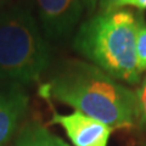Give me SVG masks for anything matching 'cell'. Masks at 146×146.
<instances>
[{
    "label": "cell",
    "instance_id": "obj_1",
    "mask_svg": "<svg viewBox=\"0 0 146 146\" xmlns=\"http://www.w3.org/2000/svg\"><path fill=\"white\" fill-rule=\"evenodd\" d=\"M40 94L84 113L111 129L133 127L138 121L136 94L93 63L68 61Z\"/></svg>",
    "mask_w": 146,
    "mask_h": 146
},
{
    "label": "cell",
    "instance_id": "obj_2",
    "mask_svg": "<svg viewBox=\"0 0 146 146\" xmlns=\"http://www.w3.org/2000/svg\"><path fill=\"white\" fill-rule=\"evenodd\" d=\"M139 20L125 10L99 12L77 31L74 49L117 80L135 85L141 72L136 58Z\"/></svg>",
    "mask_w": 146,
    "mask_h": 146
},
{
    "label": "cell",
    "instance_id": "obj_3",
    "mask_svg": "<svg viewBox=\"0 0 146 146\" xmlns=\"http://www.w3.org/2000/svg\"><path fill=\"white\" fill-rule=\"evenodd\" d=\"M50 60L51 50L29 10L13 6L0 13V80H38Z\"/></svg>",
    "mask_w": 146,
    "mask_h": 146
},
{
    "label": "cell",
    "instance_id": "obj_4",
    "mask_svg": "<svg viewBox=\"0 0 146 146\" xmlns=\"http://www.w3.org/2000/svg\"><path fill=\"white\" fill-rule=\"evenodd\" d=\"M45 35L62 39L70 35L83 12L80 0H36Z\"/></svg>",
    "mask_w": 146,
    "mask_h": 146
},
{
    "label": "cell",
    "instance_id": "obj_5",
    "mask_svg": "<svg viewBox=\"0 0 146 146\" xmlns=\"http://www.w3.org/2000/svg\"><path fill=\"white\" fill-rule=\"evenodd\" d=\"M51 123L65 130L73 146H108L112 133V129L105 123L78 111L70 115L54 112Z\"/></svg>",
    "mask_w": 146,
    "mask_h": 146
},
{
    "label": "cell",
    "instance_id": "obj_6",
    "mask_svg": "<svg viewBox=\"0 0 146 146\" xmlns=\"http://www.w3.org/2000/svg\"><path fill=\"white\" fill-rule=\"evenodd\" d=\"M29 98L20 84L7 83L0 89V146L16 133L28 108Z\"/></svg>",
    "mask_w": 146,
    "mask_h": 146
},
{
    "label": "cell",
    "instance_id": "obj_7",
    "mask_svg": "<svg viewBox=\"0 0 146 146\" xmlns=\"http://www.w3.org/2000/svg\"><path fill=\"white\" fill-rule=\"evenodd\" d=\"M15 146H71L39 122H31L21 129Z\"/></svg>",
    "mask_w": 146,
    "mask_h": 146
},
{
    "label": "cell",
    "instance_id": "obj_8",
    "mask_svg": "<svg viewBox=\"0 0 146 146\" xmlns=\"http://www.w3.org/2000/svg\"><path fill=\"white\" fill-rule=\"evenodd\" d=\"M136 58L138 67L143 72L146 70V23L143 18L139 20L138 34H136Z\"/></svg>",
    "mask_w": 146,
    "mask_h": 146
},
{
    "label": "cell",
    "instance_id": "obj_9",
    "mask_svg": "<svg viewBox=\"0 0 146 146\" xmlns=\"http://www.w3.org/2000/svg\"><path fill=\"white\" fill-rule=\"evenodd\" d=\"M136 94V108H138V121L146 128V77L140 83Z\"/></svg>",
    "mask_w": 146,
    "mask_h": 146
},
{
    "label": "cell",
    "instance_id": "obj_10",
    "mask_svg": "<svg viewBox=\"0 0 146 146\" xmlns=\"http://www.w3.org/2000/svg\"><path fill=\"white\" fill-rule=\"evenodd\" d=\"M121 0H99L100 12H108L117 10V5Z\"/></svg>",
    "mask_w": 146,
    "mask_h": 146
},
{
    "label": "cell",
    "instance_id": "obj_11",
    "mask_svg": "<svg viewBox=\"0 0 146 146\" xmlns=\"http://www.w3.org/2000/svg\"><path fill=\"white\" fill-rule=\"evenodd\" d=\"M124 6H134L144 10V9H146V0H121L117 5V10Z\"/></svg>",
    "mask_w": 146,
    "mask_h": 146
},
{
    "label": "cell",
    "instance_id": "obj_12",
    "mask_svg": "<svg viewBox=\"0 0 146 146\" xmlns=\"http://www.w3.org/2000/svg\"><path fill=\"white\" fill-rule=\"evenodd\" d=\"M80 1L83 4V7H85L88 11H94L99 4V0H80Z\"/></svg>",
    "mask_w": 146,
    "mask_h": 146
},
{
    "label": "cell",
    "instance_id": "obj_13",
    "mask_svg": "<svg viewBox=\"0 0 146 146\" xmlns=\"http://www.w3.org/2000/svg\"><path fill=\"white\" fill-rule=\"evenodd\" d=\"M4 1H5V0H0V5H1V4H3Z\"/></svg>",
    "mask_w": 146,
    "mask_h": 146
}]
</instances>
